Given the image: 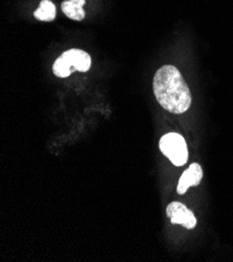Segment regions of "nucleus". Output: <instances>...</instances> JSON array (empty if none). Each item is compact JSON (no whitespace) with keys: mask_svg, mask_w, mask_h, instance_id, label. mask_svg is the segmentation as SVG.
Instances as JSON below:
<instances>
[{"mask_svg":"<svg viewBox=\"0 0 233 262\" xmlns=\"http://www.w3.org/2000/svg\"><path fill=\"white\" fill-rule=\"evenodd\" d=\"M56 6L50 0H42L38 10L34 13L35 18L40 21H53L56 18Z\"/></svg>","mask_w":233,"mask_h":262,"instance_id":"nucleus-7","label":"nucleus"},{"mask_svg":"<svg viewBox=\"0 0 233 262\" xmlns=\"http://www.w3.org/2000/svg\"><path fill=\"white\" fill-rule=\"evenodd\" d=\"M85 0H66L61 5L63 13L70 19L82 21L85 18V11L83 6L85 5Z\"/></svg>","mask_w":233,"mask_h":262,"instance_id":"nucleus-6","label":"nucleus"},{"mask_svg":"<svg viewBox=\"0 0 233 262\" xmlns=\"http://www.w3.org/2000/svg\"><path fill=\"white\" fill-rule=\"evenodd\" d=\"M159 148L176 166H183L188 160V150L185 139L177 133H168L161 137Z\"/></svg>","mask_w":233,"mask_h":262,"instance_id":"nucleus-3","label":"nucleus"},{"mask_svg":"<svg viewBox=\"0 0 233 262\" xmlns=\"http://www.w3.org/2000/svg\"><path fill=\"white\" fill-rule=\"evenodd\" d=\"M202 178V167L198 163H193L181 176L177 186V192L179 194H184L190 186H198Z\"/></svg>","mask_w":233,"mask_h":262,"instance_id":"nucleus-5","label":"nucleus"},{"mask_svg":"<svg viewBox=\"0 0 233 262\" xmlns=\"http://www.w3.org/2000/svg\"><path fill=\"white\" fill-rule=\"evenodd\" d=\"M166 214L174 225H182L186 229H194L197 225L195 214L185 205L179 202H173L167 206Z\"/></svg>","mask_w":233,"mask_h":262,"instance_id":"nucleus-4","label":"nucleus"},{"mask_svg":"<svg viewBox=\"0 0 233 262\" xmlns=\"http://www.w3.org/2000/svg\"><path fill=\"white\" fill-rule=\"evenodd\" d=\"M155 97L160 106L174 114L186 112L192 104V94L182 74L173 65H164L153 80Z\"/></svg>","mask_w":233,"mask_h":262,"instance_id":"nucleus-1","label":"nucleus"},{"mask_svg":"<svg viewBox=\"0 0 233 262\" xmlns=\"http://www.w3.org/2000/svg\"><path fill=\"white\" fill-rule=\"evenodd\" d=\"M91 58L86 51L82 49H69L56 60L53 66L55 75L59 77H67L73 71L86 72L90 69Z\"/></svg>","mask_w":233,"mask_h":262,"instance_id":"nucleus-2","label":"nucleus"}]
</instances>
